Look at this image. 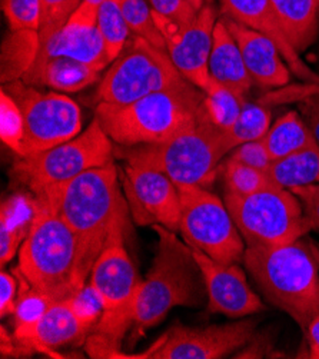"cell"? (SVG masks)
<instances>
[{"label":"cell","instance_id":"cell-21","mask_svg":"<svg viewBox=\"0 0 319 359\" xmlns=\"http://www.w3.org/2000/svg\"><path fill=\"white\" fill-rule=\"evenodd\" d=\"M210 78L240 95H245L254 86V81L247 72L242 53L233 36L226 27L224 19H218L214 29V41L209 56Z\"/></svg>","mask_w":319,"mask_h":359},{"label":"cell","instance_id":"cell-34","mask_svg":"<svg viewBox=\"0 0 319 359\" xmlns=\"http://www.w3.org/2000/svg\"><path fill=\"white\" fill-rule=\"evenodd\" d=\"M78 324L89 334L103 315V301L95 286L88 280L85 286L65 301Z\"/></svg>","mask_w":319,"mask_h":359},{"label":"cell","instance_id":"cell-2","mask_svg":"<svg viewBox=\"0 0 319 359\" xmlns=\"http://www.w3.org/2000/svg\"><path fill=\"white\" fill-rule=\"evenodd\" d=\"M243 264L265 298L306 332L319 313V250L299 238L276 246H247Z\"/></svg>","mask_w":319,"mask_h":359},{"label":"cell","instance_id":"cell-43","mask_svg":"<svg viewBox=\"0 0 319 359\" xmlns=\"http://www.w3.org/2000/svg\"><path fill=\"white\" fill-rule=\"evenodd\" d=\"M306 337L309 342V358L319 359V313L311 320L306 330Z\"/></svg>","mask_w":319,"mask_h":359},{"label":"cell","instance_id":"cell-29","mask_svg":"<svg viewBox=\"0 0 319 359\" xmlns=\"http://www.w3.org/2000/svg\"><path fill=\"white\" fill-rule=\"evenodd\" d=\"M271 109L259 102L245 100L235 125L226 132L232 151L247 142L261 140L271 128Z\"/></svg>","mask_w":319,"mask_h":359},{"label":"cell","instance_id":"cell-37","mask_svg":"<svg viewBox=\"0 0 319 359\" xmlns=\"http://www.w3.org/2000/svg\"><path fill=\"white\" fill-rule=\"evenodd\" d=\"M152 11L178 26L191 25L199 12L188 0H149Z\"/></svg>","mask_w":319,"mask_h":359},{"label":"cell","instance_id":"cell-44","mask_svg":"<svg viewBox=\"0 0 319 359\" xmlns=\"http://www.w3.org/2000/svg\"><path fill=\"white\" fill-rule=\"evenodd\" d=\"M0 352H2V356L4 358H8V356H12L15 355V351H16V344H15V338H12L8 332H6V328L2 327V335H0Z\"/></svg>","mask_w":319,"mask_h":359},{"label":"cell","instance_id":"cell-41","mask_svg":"<svg viewBox=\"0 0 319 359\" xmlns=\"http://www.w3.org/2000/svg\"><path fill=\"white\" fill-rule=\"evenodd\" d=\"M18 279L2 271L0 273V316L5 318L8 315H13L16 308V288Z\"/></svg>","mask_w":319,"mask_h":359},{"label":"cell","instance_id":"cell-1","mask_svg":"<svg viewBox=\"0 0 319 359\" xmlns=\"http://www.w3.org/2000/svg\"><path fill=\"white\" fill-rule=\"evenodd\" d=\"M95 261L43 196H34V217L19 252L16 268L55 302H63L86 285Z\"/></svg>","mask_w":319,"mask_h":359},{"label":"cell","instance_id":"cell-3","mask_svg":"<svg viewBox=\"0 0 319 359\" xmlns=\"http://www.w3.org/2000/svg\"><path fill=\"white\" fill-rule=\"evenodd\" d=\"M43 196L74 229L93 261L114 228L128 221V202L119 185L115 162L92 168L70 181L34 195Z\"/></svg>","mask_w":319,"mask_h":359},{"label":"cell","instance_id":"cell-36","mask_svg":"<svg viewBox=\"0 0 319 359\" xmlns=\"http://www.w3.org/2000/svg\"><path fill=\"white\" fill-rule=\"evenodd\" d=\"M11 30H38L41 0H0Z\"/></svg>","mask_w":319,"mask_h":359},{"label":"cell","instance_id":"cell-26","mask_svg":"<svg viewBox=\"0 0 319 359\" xmlns=\"http://www.w3.org/2000/svg\"><path fill=\"white\" fill-rule=\"evenodd\" d=\"M266 172L275 185L285 189L319 184V147L312 145L273 161Z\"/></svg>","mask_w":319,"mask_h":359},{"label":"cell","instance_id":"cell-42","mask_svg":"<svg viewBox=\"0 0 319 359\" xmlns=\"http://www.w3.org/2000/svg\"><path fill=\"white\" fill-rule=\"evenodd\" d=\"M302 109L308 119L306 125L316 142V145L319 147V100L308 99Z\"/></svg>","mask_w":319,"mask_h":359},{"label":"cell","instance_id":"cell-22","mask_svg":"<svg viewBox=\"0 0 319 359\" xmlns=\"http://www.w3.org/2000/svg\"><path fill=\"white\" fill-rule=\"evenodd\" d=\"M283 33L298 53L315 43L319 33V0H271Z\"/></svg>","mask_w":319,"mask_h":359},{"label":"cell","instance_id":"cell-4","mask_svg":"<svg viewBox=\"0 0 319 359\" xmlns=\"http://www.w3.org/2000/svg\"><path fill=\"white\" fill-rule=\"evenodd\" d=\"M203 103L205 93L186 81L125 106L97 103L95 118L121 147L156 145L196 122Z\"/></svg>","mask_w":319,"mask_h":359},{"label":"cell","instance_id":"cell-14","mask_svg":"<svg viewBox=\"0 0 319 359\" xmlns=\"http://www.w3.org/2000/svg\"><path fill=\"white\" fill-rule=\"evenodd\" d=\"M257 327L255 318L199 328L175 325L152 359H221L250 344Z\"/></svg>","mask_w":319,"mask_h":359},{"label":"cell","instance_id":"cell-25","mask_svg":"<svg viewBox=\"0 0 319 359\" xmlns=\"http://www.w3.org/2000/svg\"><path fill=\"white\" fill-rule=\"evenodd\" d=\"M41 46L38 30H11L2 45L4 85L22 81L38 57Z\"/></svg>","mask_w":319,"mask_h":359},{"label":"cell","instance_id":"cell-7","mask_svg":"<svg viewBox=\"0 0 319 359\" xmlns=\"http://www.w3.org/2000/svg\"><path fill=\"white\" fill-rule=\"evenodd\" d=\"M225 205L247 246L285 245L313 231L299 199L278 185L247 196L225 194Z\"/></svg>","mask_w":319,"mask_h":359},{"label":"cell","instance_id":"cell-20","mask_svg":"<svg viewBox=\"0 0 319 359\" xmlns=\"http://www.w3.org/2000/svg\"><path fill=\"white\" fill-rule=\"evenodd\" d=\"M100 72L72 57L55 56L33 63L22 79L30 86H45L59 93L83 90L99 79Z\"/></svg>","mask_w":319,"mask_h":359},{"label":"cell","instance_id":"cell-17","mask_svg":"<svg viewBox=\"0 0 319 359\" xmlns=\"http://www.w3.org/2000/svg\"><path fill=\"white\" fill-rule=\"evenodd\" d=\"M221 13L269 38L292 74L304 83L319 85V75L301 59L278 20L271 0H221Z\"/></svg>","mask_w":319,"mask_h":359},{"label":"cell","instance_id":"cell-24","mask_svg":"<svg viewBox=\"0 0 319 359\" xmlns=\"http://www.w3.org/2000/svg\"><path fill=\"white\" fill-rule=\"evenodd\" d=\"M262 142L272 162L316 145L308 125L294 111L280 116L269 128Z\"/></svg>","mask_w":319,"mask_h":359},{"label":"cell","instance_id":"cell-47","mask_svg":"<svg viewBox=\"0 0 319 359\" xmlns=\"http://www.w3.org/2000/svg\"><path fill=\"white\" fill-rule=\"evenodd\" d=\"M206 5H212V0H205Z\"/></svg>","mask_w":319,"mask_h":359},{"label":"cell","instance_id":"cell-9","mask_svg":"<svg viewBox=\"0 0 319 359\" xmlns=\"http://www.w3.org/2000/svg\"><path fill=\"white\" fill-rule=\"evenodd\" d=\"M184 82L166 50L133 36L100 79L96 97L97 103L125 106Z\"/></svg>","mask_w":319,"mask_h":359},{"label":"cell","instance_id":"cell-31","mask_svg":"<svg viewBox=\"0 0 319 359\" xmlns=\"http://www.w3.org/2000/svg\"><path fill=\"white\" fill-rule=\"evenodd\" d=\"M222 172L225 181V194L229 195L247 196L275 187L266 170L243 165L231 158H228L224 163Z\"/></svg>","mask_w":319,"mask_h":359},{"label":"cell","instance_id":"cell-38","mask_svg":"<svg viewBox=\"0 0 319 359\" xmlns=\"http://www.w3.org/2000/svg\"><path fill=\"white\" fill-rule=\"evenodd\" d=\"M229 158L236 162H240L243 165L262 169V170H268V168L272 163V159L264 145L262 139L247 142V143H243V145L236 147L229 154Z\"/></svg>","mask_w":319,"mask_h":359},{"label":"cell","instance_id":"cell-19","mask_svg":"<svg viewBox=\"0 0 319 359\" xmlns=\"http://www.w3.org/2000/svg\"><path fill=\"white\" fill-rule=\"evenodd\" d=\"M88 332L78 324L66 302H55L36 325L29 331L15 334V355L42 352L52 358H60L56 351L81 344Z\"/></svg>","mask_w":319,"mask_h":359},{"label":"cell","instance_id":"cell-35","mask_svg":"<svg viewBox=\"0 0 319 359\" xmlns=\"http://www.w3.org/2000/svg\"><path fill=\"white\" fill-rule=\"evenodd\" d=\"M83 0H41V43L59 32Z\"/></svg>","mask_w":319,"mask_h":359},{"label":"cell","instance_id":"cell-15","mask_svg":"<svg viewBox=\"0 0 319 359\" xmlns=\"http://www.w3.org/2000/svg\"><path fill=\"white\" fill-rule=\"evenodd\" d=\"M189 245V243H188ZM201 269L208 295V308L228 318H243L264 309L261 298L246 280L238 264H222L189 245Z\"/></svg>","mask_w":319,"mask_h":359},{"label":"cell","instance_id":"cell-28","mask_svg":"<svg viewBox=\"0 0 319 359\" xmlns=\"http://www.w3.org/2000/svg\"><path fill=\"white\" fill-rule=\"evenodd\" d=\"M245 100V95L212 79L210 88L205 92V111L212 122L219 129L228 132L238 121Z\"/></svg>","mask_w":319,"mask_h":359},{"label":"cell","instance_id":"cell-30","mask_svg":"<svg viewBox=\"0 0 319 359\" xmlns=\"http://www.w3.org/2000/svg\"><path fill=\"white\" fill-rule=\"evenodd\" d=\"M97 27L111 62L116 60L130 39V29L115 0H106L99 6Z\"/></svg>","mask_w":319,"mask_h":359},{"label":"cell","instance_id":"cell-46","mask_svg":"<svg viewBox=\"0 0 319 359\" xmlns=\"http://www.w3.org/2000/svg\"><path fill=\"white\" fill-rule=\"evenodd\" d=\"M83 2H88V4H92V5L100 6L103 2H106V0H83Z\"/></svg>","mask_w":319,"mask_h":359},{"label":"cell","instance_id":"cell-33","mask_svg":"<svg viewBox=\"0 0 319 359\" xmlns=\"http://www.w3.org/2000/svg\"><path fill=\"white\" fill-rule=\"evenodd\" d=\"M25 116L15 97L4 88L0 92V137L18 156L25 158Z\"/></svg>","mask_w":319,"mask_h":359},{"label":"cell","instance_id":"cell-39","mask_svg":"<svg viewBox=\"0 0 319 359\" xmlns=\"http://www.w3.org/2000/svg\"><path fill=\"white\" fill-rule=\"evenodd\" d=\"M319 93V85L313 83H304V85H295V86H282L279 90L269 92L264 95L258 102L271 106V104H280V103H287V102H302L308 100Z\"/></svg>","mask_w":319,"mask_h":359},{"label":"cell","instance_id":"cell-13","mask_svg":"<svg viewBox=\"0 0 319 359\" xmlns=\"http://www.w3.org/2000/svg\"><path fill=\"white\" fill-rule=\"evenodd\" d=\"M123 194L137 225H161L178 232L181 222L179 188L165 173L126 163Z\"/></svg>","mask_w":319,"mask_h":359},{"label":"cell","instance_id":"cell-23","mask_svg":"<svg viewBox=\"0 0 319 359\" xmlns=\"http://www.w3.org/2000/svg\"><path fill=\"white\" fill-rule=\"evenodd\" d=\"M34 217V198L15 195L6 199L0 213V264L5 266L30 231Z\"/></svg>","mask_w":319,"mask_h":359},{"label":"cell","instance_id":"cell-32","mask_svg":"<svg viewBox=\"0 0 319 359\" xmlns=\"http://www.w3.org/2000/svg\"><path fill=\"white\" fill-rule=\"evenodd\" d=\"M133 36L148 41L161 50H166L163 36L154 19L152 9L144 0H115Z\"/></svg>","mask_w":319,"mask_h":359},{"label":"cell","instance_id":"cell-10","mask_svg":"<svg viewBox=\"0 0 319 359\" xmlns=\"http://www.w3.org/2000/svg\"><path fill=\"white\" fill-rule=\"evenodd\" d=\"M181 196L179 231L184 241L222 264H239L245 241L231 213L217 195L202 187H178Z\"/></svg>","mask_w":319,"mask_h":359},{"label":"cell","instance_id":"cell-8","mask_svg":"<svg viewBox=\"0 0 319 359\" xmlns=\"http://www.w3.org/2000/svg\"><path fill=\"white\" fill-rule=\"evenodd\" d=\"M112 143L99 121L93 118L76 137L42 154L18 158L12 173L34 195H39L92 168L114 162Z\"/></svg>","mask_w":319,"mask_h":359},{"label":"cell","instance_id":"cell-6","mask_svg":"<svg viewBox=\"0 0 319 359\" xmlns=\"http://www.w3.org/2000/svg\"><path fill=\"white\" fill-rule=\"evenodd\" d=\"M231 152L228 133L209 119L203 103L196 122L163 143L133 147L126 154V162L156 169L178 187L208 188Z\"/></svg>","mask_w":319,"mask_h":359},{"label":"cell","instance_id":"cell-27","mask_svg":"<svg viewBox=\"0 0 319 359\" xmlns=\"http://www.w3.org/2000/svg\"><path fill=\"white\" fill-rule=\"evenodd\" d=\"M15 273L18 276L20 290L13 312V325L15 334H20L36 325L48 309L55 304V301L39 290L33 288L18 269H15Z\"/></svg>","mask_w":319,"mask_h":359},{"label":"cell","instance_id":"cell-45","mask_svg":"<svg viewBox=\"0 0 319 359\" xmlns=\"http://www.w3.org/2000/svg\"><path fill=\"white\" fill-rule=\"evenodd\" d=\"M188 2H189L198 12H201V11L205 8V5H206L205 0H188Z\"/></svg>","mask_w":319,"mask_h":359},{"label":"cell","instance_id":"cell-16","mask_svg":"<svg viewBox=\"0 0 319 359\" xmlns=\"http://www.w3.org/2000/svg\"><path fill=\"white\" fill-rule=\"evenodd\" d=\"M97 9L96 5L82 2L66 25L41 43L34 63L55 56H66L83 62L99 72L108 67L112 62L97 27Z\"/></svg>","mask_w":319,"mask_h":359},{"label":"cell","instance_id":"cell-40","mask_svg":"<svg viewBox=\"0 0 319 359\" xmlns=\"http://www.w3.org/2000/svg\"><path fill=\"white\" fill-rule=\"evenodd\" d=\"M302 203L305 217L312 225L313 231H319V184L297 187L290 189Z\"/></svg>","mask_w":319,"mask_h":359},{"label":"cell","instance_id":"cell-5","mask_svg":"<svg viewBox=\"0 0 319 359\" xmlns=\"http://www.w3.org/2000/svg\"><path fill=\"white\" fill-rule=\"evenodd\" d=\"M158 249L152 268L135 299L132 341L144 335L176 306H199L206 295V286L192 249L181 242L176 232L155 226Z\"/></svg>","mask_w":319,"mask_h":359},{"label":"cell","instance_id":"cell-11","mask_svg":"<svg viewBox=\"0 0 319 359\" xmlns=\"http://www.w3.org/2000/svg\"><path fill=\"white\" fill-rule=\"evenodd\" d=\"M25 116V158L49 151L76 137L82 130L81 106L59 92H41L34 86L16 81L4 85Z\"/></svg>","mask_w":319,"mask_h":359},{"label":"cell","instance_id":"cell-12","mask_svg":"<svg viewBox=\"0 0 319 359\" xmlns=\"http://www.w3.org/2000/svg\"><path fill=\"white\" fill-rule=\"evenodd\" d=\"M154 19L163 36L166 52L182 76L203 93L210 88L209 56L214 41V29L218 22L212 5H205L198 18L188 26H178L154 12Z\"/></svg>","mask_w":319,"mask_h":359},{"label":"cell","instance_id":"cell-18","mask_svg":"<svg viewBox=\"0 0 319 359\" xmlns=\"http://www.w3.org/2000/svg\"><path fill=\"white\" fill-rule=\"evenodd\" d=\"M226 27L236 41L245 66L254 85L259 88H282L291 81V69L275 43L262 33L222 16Z\"/></svg>","mask_w":319,"mask_h":359}]
</instances>
